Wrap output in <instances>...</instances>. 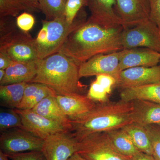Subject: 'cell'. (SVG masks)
I'll return each mask as SVG.
<instances>
[{
    "label": "cell",
    "mask_w": 160,
    "mask_h": 160,
    "mask_svg": "<svg viewBox=\"0 0 160 160\" xmlns=\"http://www.w3.org/2000/svg\"><path fill=\"white\" fill-rule=\"evenodd\" d=\"M13 62L5 52L0 51V69H6Z\"/></svg>",
    "instance_id": "36"
},
{
    "label": "cell",
    "mask_w": 160,
    "mask_h": 160,
    "mask_svg": "<svg viewBox=\"0 0 160 160\" xmlns=\"http://www.w3.org/2000/svg\"><path fill=\"white\" fill-rule=\"evenodd\" d=\"M78 141L69 131L59 132L44 140L42 151L46 160H67L77 152Z\"/></svg>",
    "instance_id": "10"
},
{
    "label": "cell",
    "mask_w": 160,
    "mask_h": 160,
    "mask_svg": "<svg viewBox=\"0 0 160 160\" xmlns=\"http://www.w3.org/2000/svg\"><path fill=\"white\" fill-rule=\"evenodd\" d=\"M56 98L63 112L70 121L77 119L89 112L96 103L87 96L80 93L56 95Z\"/></svg>",
    "instance_id": "15"
},
{
    "label": "cell",
    "mask_w": 160,
    "mask_h": 160,
    "mask_svg": "<svg viewBox=\"0 0 160 160\" xmlns=\"http://www.w3.org/2000/svg\"><path fill=\"white\" fill-rule=\"evenodd\" d=\"M84 5L85 0H67L64 16L68 23L72 24L74 22L78 12Z\"/></svg>",
    "instance_id": "30"
},
{
    "label": "cell",
    "mask_w": 160,
    "mask_h": 160,
    "mask_svg": "<svg viewBox=\"0 0 160 160\" xmlns=\"http://www.w3.org/2000/svg\"><path fill=\"white\" fill-rule=\"evenodd\" d=\"M56 95L44 98L32 110L49 119L60 123L69 132L72 129L71 121L63 112Z\"/></svg>",
    "instance_id": "19"
},
{
    "label": "cell",
    "mask_w": 160,
    "mask_h": 160,
    "mask_svg": "<svg viewBox=\"0 0 160 160\" xmlns=\"http://www.w3.org/2000/svg\"><path fill=\"white\" fill-rule=\"evenodd\" d=\"M37 62H15L6 69L5 77L0 81V85L21 82L29 83L37 74Z\"/></svg>",
    "instance_id": "18"
},
{
    "label": "cell",
    "mask_w": 160,
    "mask_h": 160,
    "mask_svg": "<svg viewBox=\"0 0 160 160\" xmlns=\"http://www.w3.org/2000/svg\"><path fill=\"white\" fill-rule=\"evenodd\" d=\"M151 140L152 157L155 160H160V126L157 124L144 126Z\"/></svg>",
    "instance_id": "28"
},
{
    "label": "cell",
    "mask_w": 160,
    "mask_h": 160,
    "mask_svg": "<svg viewBox=\"0 0 160 160\" xmlns=\"http://www.w3.org/2000/svg\"><path fill=\"white\" fill-rule=\"evenodd\" d=\"M110 93L104 86L95 80L91 83L87 96L95 102H103L108 101V97Z\"/></svg>",
    "instance_id": "29"
},
{
    "label": "cell",
    "mask_w": 160,
    "mask_h": 160,
    "mask_svg": "<svg viewBox=\"0 0 160 160\" xmlns=\"http://www.w3.org/2000/svg\"><path fill=\"white\" fill-rule=\"evenodd\" d=\"M85 5L91 13L90 18L100 25L123 26L115 9V0H85Z\"/></svg>",
    "instance_id": "16"
},
{
    "label": "cell",
    "mask_w": 160,
    "mask_h": 160,
    "mask_svg": "<svg viewBox=\"0 0 160 160\" xmlns=\"http://www.w3.org/2000/svg\"><path fill=\"white\" fill-rule=\"evenodd\" d=\"M117 13L124 28L132 27L149 19V0H115Z\"/></svg>",
    "instance_id": "12"
},
{
    "label": "cell",
    "mask_w": 160,
    "mask_h": 160,
    "mask_svg": "<svg viewBox=\"0 0 160 160\" xmlns=\"http://www.w3.org/2000/svg\"><path fill=\"white\" fill-rule=\"evenodd\" d=\"M28 83L21 82L0 86V98L2 106L9 109H17L22 100Z\"/></svg>",
    "instance_id": "22"
},
{
    "label": "cell",
    "mask_w": 160,
    "mask_h": 160,
    "mask_svg": "<svg viewBox=\"0 0 160 160\" xmlns=\"http://www.w3.org/2000/svg\"><path fill=\"white\" fill-rule=\"evenodd\" d=\"M12 160H46L42 151H32L6 154Z\"/></svg>",
    "instance_id": "31"
},
{
    "label": "cell",
    "mask_w": 160,
    "mask_h": 160,
    "mask_svg": "<svg viewBox=\"0 0 160 160\" xmlns=\"http://www.w3.org/2000/svg\"><path fill=\"white\" fill-rule=\"evenodd\" d=\"M15 128H23L22 119L15 109L1 110L0 112L1 132Z\"/></svg>",
    "instance_id": "26"
},
{
    "label": "cell",
    "mask_w": 160,
    "mask_h": 160,
    "mask_svg": "<svg viewBox=\"0 0 160 160\" xmlns=\"http://www.w3.org/2000/svg\"><path fill=\"white\" fill-rule=\"evenodd\" d=\"M77 152L87 160H130L120 153L106 132H97L78 141Z\"/></svg>",
    "instance_id": "5"
},
{
    "label": "cell",
    "mask_w": 160,
    "mask_h": 160,
    "mask_svg": "<svg viewBox=\"0 0 160 160\" xmlns=\"http://www.w3.org/2000/svg\"><path fill=\"white\" fill-rule=\"evenodd\" d=\"M106 132L116 149L122 154L131 158L140 152L129 135L122 129Z\"/></svg>",
    "instance_id": "24"
},
{
    "label": "cell",
    "mask_w": 160,
    "mask_h": 160,
    "mask_svg": "<svg viewBox=\"0 0 160 160\" xmlns=\"http://www.w3.org/2000/svg\"><path fill=\"white\" fill-rule=\"evenodd\" d=\"M44 21L47 25L48 37L45 44L38 47L39 60L59 52L69 34L84 22L75 20L72 24H69L65 16Z\"/></svg>",
    "instance_id": "7"
},
{
    "label": "cell",
    "mask_w": 160,
    "mask_h": 160,
    "mask_svg": "<svg viewBox=\"0 0 160 160\" xmlns=\"http://www.w3.org/2000/svg\"><path fill=\"white\" fill-rule=\"evenodd\" d=\"M67 160H87L85 158L82 157V156L80 155L78 152H76L74 154L72 155Z\"/></svg>",
    "instance_id": "38"
},
{
    "label": "cell",
    "mask_w": 160,
    "mask_h": 160,
    "mask_svg": "<svg viewBox=\"0 0 160 160\" xmlns=\"http://www.w3.org/2000/svg\"><path fill=\"white\" fill-rule=\"evenodd\" d=\"M123 49L146 48L160 52V31L150 19L124 28L121 36Z\"/></svg>",
    "instance_id": "6"
},
{
    "label": "cell",
    "mask_w": 160,
    "mask_h": 160,
    "mask_svg": "<svg viewBox=\"0 0 160 160\" xmlns=\"http://www.w3.org/2000/svg\"><path fill=\"white\" fill-rule=\"evenodd\" d=\"M0 51L5 52L15 62H36L39 60L35 39L23 31H10L1 34Z\"/></svg>",
    "instance_id": "4"
},
{
    "label": "cell",
    "mask_w": 160,
    "mask_h": 160,
    "mask_svg": "<svg viewBox=\"0 0 160 160\" xmlns=\"http://www.w3.org/2000/svg\"><path fill=\"white\" fill-rule=\"evenodd\" d=\"M120 98L128 102L135 100H142L160 104V82L122 89Z\"/></svg>",
    "instance_id": "20"
},
{
    "label": "cell",
    "mask_w": 160,
    "mask_h": 160,
    "mask_svg": "<svg viewBox=\"0 0 160 160\" xmlns=\"http://www.w3.org/2000/svg\"><path fill=\"white\" fill-rule=\"evenodd\" d=\"M37 74L30 83L44 84L57 95L79 93V66L60 52L37 62Z\"/></svg>",
    "instance_id": "3"
},
{
    "label": "cell",
    "mask_w": 160,
    "mask_h": 160,
    "mask_svg": "<svg viewBox=\"0 0 160 160\" xmlns=\"http://www.w3.org/2000/svg\"><path fill=\"white\" fill-rule=\"evenodd\" d=\"M67 0H39L40 9L46 21H51L64 16Z\"/></svg>",
    "instance_id": "25"
},
{
    "label": "cell",
    "mask_w": 160,
    "mask_h": 160,
    "mask_svg": "<svg viewBox=\"0 0 160 160\" xmlns=\"http://www.w3.org/2000/svg\"><path fill=\"white\" fill-rule=\"evenodd\" d=\"M130 160H155L152 156L140 152L130 158Z\"/></svg>",
    "instance_id": "37"
},
{
    "label": "cell",
    "mask_w": 160,
    "mask_h": 160,
    "mask_svg": "<svg viewBox=\"0 0 160 160\" xmlns=\"http://www.w3.org/2000/svg\"><path fill=\"white\" fill-rule=\"evenodd\" d=\"M29 12L40 11L39 0H18Z\"/></svg>",
    "instance_id": "34"
},
{
    "label": "cell",
    "mask_w": 160,
    "mask_h": 160,
    "mask_svg": "<svg viewBox=\"0 0 160 160\" xmlns=\"http://www.w3.org/2000/svg\"><path fill=\"white\" fill-rule=\"evenodd\" d=\"M15 110L21 117L23 128L44 141L52 135L69 131L60 123L38 114L32 109Z\"/></svg>",
    "instance_id": "11"
},
{
    "label": "cell",
    "mask_w": 160,
    "mask_h": 160,
    "mask_svg": "<svg viewBox=\"0 0 160 160\" xmlns=\"http://www.w3.org/2000/svg\"><path fill=\"white\" fill-rule=\"evenodd\" d=\"M17 25L22 31L27 32L34 26V18L30 13L23 12L17 18Z\"/></svg>",
    "instance_id": "32"
},
{
    "label": "cell",
    "mask_w": 160,
    "mask_h": 160,
    "mask_svg": "<svg viewBox=\"0 0 160 160\" xmlns=\"http://www.w3.org/2000/svg\"><path fill=\"white\" fill-rule=\"evenodd\" d=\"M44 141L24 128H12L2 132L0 150L6 154L42 151Z\"/></svg>",
    "instance_id": "8"
},
{
    "label": "cell",
    "mask_w": 160,
    "mask_h": 160,
    "mask_svg": "<svg viewBox=\"0 0 160 160\" xmlns=\"http://www.w3.org/2000/svg\"><path fill=\"white\" fill-rule=\"evenodd\" d=\"M123 29L122 25L104 26L89 18L69 34L59 52L79 66L95 56L122 49L121 36Z\"/></svg>",
    "instance_id": "1"
},
{
    "label": "cell",
    "mask_w": 160,
    "mask_h": 160,
    "mask_svg": "<svg viewBox=\"0 0 160 160\" xmlns=\"http://www.w3.org/2000/svg\"><path fill=\"white\" fill-rule=\"evenodd\" d=\"M130 102L133 122L143 126L160 123V104L142 100Z\"/></svg>",
    "instance_id": "17"
},
{
    "label": "cell",
    "mask_w": 160,
    "mask_h": 160,
    "mask_svg": "<svg viewBox=\"0 0 160 160\" xmlns=\"http://www.w3.org/2000/svg\"><path fill=\"white\" fill-rule=\"evenodd\" d=\"M157 125H158V126H160V123H159V124H157Z\"/></svg>",
    "instance_id": "41"
},
{
    "label": "cell",
    "mask_w": 160,
    "mask_h": 160,
    "mask_svg": "<svg viewBox=\"0 0 160 160\" xmlns=\"http://www.w3.org/2000/svg\"><path fill=\"white\" fill-rule=\"evenodd\" d=\"M160 82V66L136 67L121 72L116 86L122 89Z\"/></svg>",
    "instance_id": "13"
},
{
    "label": "cell",
    "mask_w": 160,
    "mask_h": 160,
    "mask_svg": "<svg viewBox=\"0 0 160 160\" xmlns=\"http://www.w3.org/2000/svg\"><path fill=\"white\" fill-rule=\"evenodd\" d=\"M149 19L158 26L160 31V0H149Z\"/></svg>",
    "instance_id": "33"
},
{
    "label": "cell",
    "mask_w": 160,
    "mask_h": 160,
    "mask_svg": "<svg viewBox=\"0 0 160 160\" xmlns=\"http://www.w3.org/2000/svg\"><path fill=\"white\" fill-rule=\"evenodd\" d=\"M119 57V51L95 56L80 65V78L101 74L109 75L115 78L118 83L121 72Z\"/></svg>",
    "instance_id": "9"
},
{
    "label": "cell",
    "mask_w": 160,
    "mask_h": 160,
    "mask_svg": "<svg viewBox=\"0 0 160 160\" xmlns=\"http://www.w3.org/2000/svg\"><path fill=\"white\" fill-rule=\"evenodd\" d=\"M140 152L152 156L151 140L144 126L132 122L123 127Z\"/></svg>",
    "instance_id": "23"
},
{
    "label": "cell",
    "mask_w": 160,
    "mask_h": 160,
    "mask_svg": "<svg viewBox=\"0 0 160 160\" xmlns=\"http://www.w3.org/2000/svg\"><path fill=\"white\" fill-rule=\"evenodd\" d=\"M119 69L136 67H152L160 62V52L146 48L123 49L119 51Z\"/></svg>",
    "instance_id": "14"
},
{
    "label": "cell",
    "mask_w": 160,
    "mask_h": 160,
    "mask_svg": "<svg viewBox=\"0 0 160 160\" xmlns=\"http://www.w3.org/2000/svg\"><path fill=\"white\" fill-rule=\"evenodd\" d=\"M8 156L0 150V160H9Z\"/></svg>",
    "instance_id": "39"
},
{
    "label": "cell",
    "mask_w": 160,
    "mask_h": 160,
    "mask_svg": "<svg viewBox=\"0 0 160 160\" xmlns=\"http://www.w3.org/2000/svg\"><path fill=\"white\" fill-rule=\"evenodd\" d=\"M42 27L39 32L37 37L35 39L38 47L45 44L48 37L47 25L44 20H42Z\"/></svg>",
    "instance_id": "35"
},
{
    "label": "cell",
    "mask_w": 160,
    "mask_h": 160,
    "mask_svg": "<svg viewBox=\"0 0 160 160\" xmlns=\"http://www.w3.org/2000/svg\"><path fill=\"white\" fill-rule=\"evenodd\" d=\"M6 75V69H0V81L5 77Z\"/></svg>",
    "instance_id": "40"
},
{
    "label": "cell",
    "mask_w": 160,
    "mask_h": 160,
    "mask_svg": "<svg viewBox=\"0 0 160 160\" xmlns=\"http://www.w3.org/2000/svg\"><path fill=\"white\" fill-rule=\"evenodd\" d=\"M132 110L130 102L121 100L96 103L85 115L71 121L72 129L69 132L78 141L92 133L122 129L133 122Z\"/></svg>",
    "instance_id": "2"
},
{
    "label": "cell",
    "mask_w": 160,
    "mask_h": 160,
    "mask_svg": "<svg viewBox=\"0 0 160 160\" xmlns=\"http://www.w3.org/2000/svg\"><path fill=\"white\" fill-rule=\"evenodd\" d=\"M56 95V93L53 89L44 84L28 83L22 102L16 109H32L44 98Z\"/></svg>",
    "instance_id": "21"
},
{
    "label": "cell",
    "mask_w": 160,
    "mask_h": 160,
    "mask_svg": "<svg viewBox=\"0 0 160 160\" xmlns=\"http://www.w3.org/2000/svg\"><path fill=\"white\" fill-rule=\"evenodd\" d=\"M25 7L18 0H0V15L3 17H17Z\"/></svg>",
    "instance_id": "27"
}]
</instances>
